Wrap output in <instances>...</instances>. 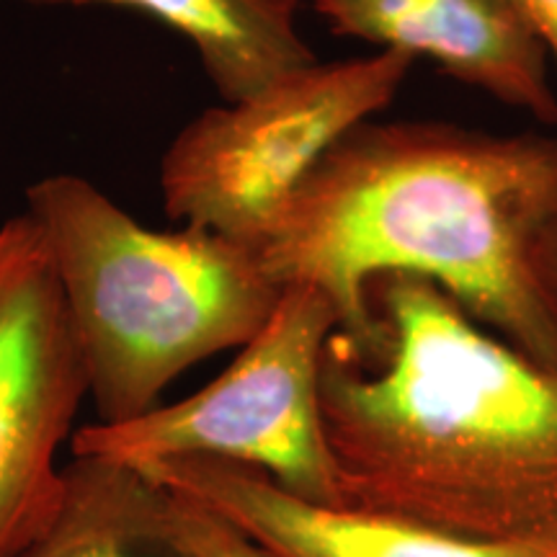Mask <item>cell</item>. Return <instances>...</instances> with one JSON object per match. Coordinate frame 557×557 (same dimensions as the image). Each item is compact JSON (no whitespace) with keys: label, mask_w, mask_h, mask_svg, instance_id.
<instances>
[{"label":"cell","mask_w":557,"mask_h":557,"mask_svg":"<svg viewBox=\"0 0 557 557\" xmlns=\"http://www.w3.org/2000/svg\"><path fill=\"white\" fill-rule=\"evenodd\" d=\"M555 218L557 137L367 120L312 165L253 248L282 289L323 292L351 346L374 336L372 284L406 274L557 369L537 269Z\"/></svg>","instance_id":"6da1fadb"},{"label":"cell","mask_w":557,"mask_h":557,"mask_svg":"<svg viewBox=\"0 0 557 557\" xmlns=\"http://www.w3.org/2000/svg\"><path fill=\"white\" fill-rule=\"evenodd\" d=\"M374 336L320 372L344 506L480 542L557 534V369L426 278L369 289Z\"/></svg>","instance_id":"7a4b0ae2"},{"label":"cell","mask_w":557,"mask_h":557,"mask_svg":"<svg viewBox=\"0 0 557 557\" xmlns=\"http://www.w3.org/2000/svg\"><path fill=\"white\" fill-rule=\"evenodd\" d=\"M557 67V0H517Z\"/></svg>","instance_id":"4fadbf2b"},{"label":"cell","mask_w":557,"mask_h":557,"mask_svg":"<svg viewBox=\"0 0 557 557\" xmlns=\"http://www.w3.org/2000/svg\"><path fill=\"white\" fill-rule=\"evenodd\" d=\"M26 214L52 253L96 423L150 413L186 369L246 346L282 299L253 246L152 230L73 173L34 181Z\"/></svg>","instance_id":"3957f363"},{"label":"cell","mask_w":557,"mask_h":557,"mask_svg":"<svg viewBox=\"0 0 557 557\" xmlns=\"http://www.w3.org/2000/svg\"><path fill=\"white\" fill-rule=\"evenodd\" d=\"M537 269H540V282H542V292H545L549 315H553L557 325V218L549 222L545 235H542Z\"/></svg>","instance_id":"7c38bea8"},{"label":"cell","mask_w":557,"mask_h":557,"mask_svg":"<svg viewBox=\"0 0 557 557\" xmlns=\"http://www.w3.org/2000/svg\"><path fill=\"white\" fill-rule=\"evenodd\" d=\"M333 331L338 315L323 292L284 287L267 325L218 380L132 421L86 423L70 438V451L124 465L230 459L263 472L292 496L344 506L320 406V372Z\"/></svg>","instance_id":"277c9868"},{"label":"cell","mask_w":557,"mask_h":557,"mask_svg":"<svg viewBox=\"0 0 557 557\" xmlns=\"http://www.w3.org/2000/svg\"><path fill=\"white\" fill-rule=\"evenodd\" d=\"M338 37L426 58L465 86L557 124L547 50L517 0H315Z\"/></svg>","instance_id":"ba28073f"},{"label":"cell","mask_w":557,"mask_h":557,"mask_svg":"<svg viewBox=\"0 0 557 557\" xmlns=\"http://www.w3.org/2000/svg\"><path fill=\"white\" fill-rule=\"evenodd\" d=\"M86 369L45 235L29 214L0 225V557H18L65 496Z\"/></svg>","instance_id":"8992f818"},{"label":"cell","mask_w":557,"mask_h":557,"mask_svg":"<svg viewBox=\"0 0 557 557\" xmlns=\"http://www.w3.org/2000/svg\"><path fill=\"white\" fill-rule=\"evenodd\" d=\"M413 62L395 50L315 60L201 111L160 160L165 214L256 246L312 165L393 103Z\"/></svg>","instance_id":"5b68a950"},{"label":"cell","mask_w":557,"mask_h":557,"mask_svg":"<svg viewBox=\"0 0 557 557\" xmlns=\"http://www.w3.org/2000/svg\"><path fill=\"white\" fill-rule=\"evenodd\" d=\"M171 504L135 465L73 457L60 511L18 557H191L173 537Z\"/></svg>","instance_id":"30bf717a"},{"label":"cell","mask_w":557,"mask_h":557,"mask_svg":"<svg viewBox=\"0 0 557 557\" xmlns=\"http://www.w3.org/2000/svg\"><path fill=\"white\" fill-rule=\"evenodd\" d=\"M32 5H114L191 41L222 101H240L315 62L297 29L299 0H26Z\"/></svg>","instance_id":"9c48e42d"},{"label":"cell","mask_w":557,"mask_h":557,"mask_svg":"<svg viewBox=\"0 0 557 557\" xmlns=\"http://www.w3.org/2000/svg\"><path fill=\"white\" fill-rule=\"evenodd\" d=\"M171 527L173 537L191 557H267L225 519L178 493H173Z\"/></svg>","instance_id":"8fae6325"},{"label":"cell","mask_w":557,"mask_h":557,"mask_svg":"<svg viewBox=\"0 0 557 557\" xmlns=\"http://www.w3.org/2000/svg\"><path fill=\"white\" fill-rule=\"evenodd\" d=\"M135 468L218 513L267 557H557V534L527 542L455 537L359 508L312 504L230 459L173 457Z\"/></svg>","instance_id":"52a82bcc"}]
</instances>
